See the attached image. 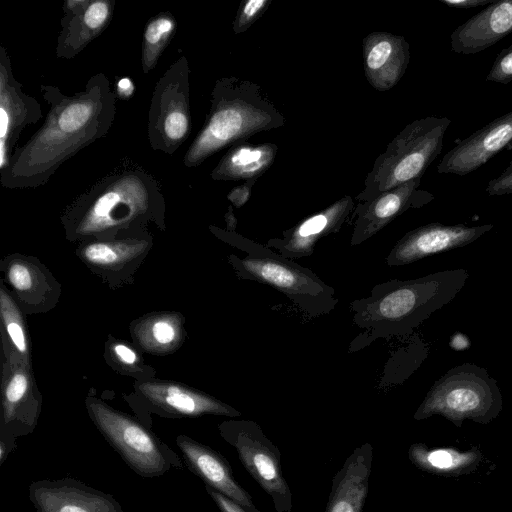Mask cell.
Wrapping results in <instances>:
<instances>
[{"mask_svg":"<svg viewBox=\"0 0 512 512\" xmlns=\"http://www.w3.org/2000/svg\"><path fill=\"white\" fill-rule=\"evenodd\" d=\"M135 91V86L132 80L128 77L119 79L116 83V93L119 98L129 99Z\"/></svg>","mask_w":512,"mask_h":512,"instance_id":"36","label":"cell"},{"mask_svg":"<svg viewBox=\"0 0 512 512\" xmlns=\"http://www.w3.org/2000/svg\"><path fill=\"white\" fill-rule=\"evenodd\" d=\"M113 2L108 0H71L64 5L56 54L72 58L95 39L108 25Z\"/></svg>","mask_w":512,"mask_h":512,"instance_id":"18","label":"cell"},{"mask_svg":"<svg viewBox=\"0 0 512 512\" xmlns=\"http://www.w3.org/2000/svg\"><path fill=\"white\" fill-rule=\"evenodd\" d=\"M163 207L159 183L144 169L121 168L76 200L69 216L80 235L100 233L153 216Z\"/></svg>","mask_w":512,"mask_h":512,"instance_id":"4","label":"cell"},{"mask_svg":"<svg viewBox=\"0 0 512 512\" xmlns=\"http://www.w3.org/2000/svg\"><path fill=\"white\" fill-rule=\"evenodd\" d=\"M441 3L450 6L452 8H477V7H486L496 0H439Z\"/></svg>","mask_w":512,"mask_h":512,"instance_id":"35","label":"cell"},{"mask_svg":"<svg viewBox=\"0 0 512 512\" xmlns=\"http://www.w3.org/2000/svg\"><path fill=\"white\" fill-rule=\"evenodd\" d=\"M512 33V0H496L459 25L450 36L451 50L479 53Z\"/></svg>","mask_w":512,"mask_h":512,"instance_id":"20","label":"cell"},{"mask_svg":"<svg viewBox=\"0 0 512 512\" xmlns=\"http://www.w3.org/2000/svg\"><path fill=\"white\" fill-rule=\"evenodd\" d=\"M468 277L466 269L454 268L375 285L369 296L350 303L353 322L363 332L350 343L349 351H358L377 339L410 335L433 313L452 302Z\"/></svg>","mask_w":512,"mask_h":512,"instance_id":"2","label":"cell"},{"mask_svg":"<svg viewBox=\"0 0 512 512\" xmlns=\"http://www.w3.org/2000/svg\"><path fill=\"white\" fill-rule=\"evenodd\" d=\"M271 0L242 1L233 22L235 34L245 32L268 9Z\"/></svg>","mask_w":512,"mask_h":512,"instance_id":"28","label":"cell"},{"mask_svg":"<svg viewBox=\"0 0 512 512\" xmlns=\"http://www.w3.org/2000/svg\"><path fill=\"white\" fill-rule=\"evenodd\" d=\"M176 29V21L169 13L153 17L143 33L142 67L148 73L156 66L162 52L170 42Z\"/></svg>","mask_w":512,"mask_h":512,"instance_id":"25","label":"cell"},{"mask_svg":"<svg viewBox=\"0 0 512 512\" xmlns=\"http://www.w3.org/2000/svg\"><path fill=\"white\" fill-rule=\"evenodd\" d=\"M494 227L493 224L466 226L429 223L407 232L386 257L390 267L403 266L431 255L467 246Z\"/></svg>","mask_w":512,"mask_h":512,"instance_id":"11","label":"cell"},{"mask_svg":"<svg viewBox=\"0 0 512 512\" xmlns=\"http://www.w3.org/2000/svg\"><path fill=\"white\" fill-rule=\"evenodd\" d=\"M219 434L234 448L242 465L271 497L276 512L292 511V492L283 475L278 447L253 420H227Z\"/></svg>","mask_w":512,"mask_h":512,"instance_id":"9","label":"cell"},{"mask_svg":"<svg viewBox=\"0 0 512 512\" xmlns=\"http://www.w3.org/2000/svg\"><path fill=\"white\" fill-rule=\"evenodd\" d=\"M373 447L364 443L355 448L332 479L324 512H362L372 472Z\"/></svg>","mask_w":512,"mask_h":512,"instance_id":"21","label":"cell"},{"mask_svg":"<svg viewBox=\"0 0 512 512\" xmlns=\"http://www.w3.org/2000/svg\"><path fill=\"white\" fill-rule=\"evenodd\" d=\"M28 491L35 512H123L112 495L73 478L37 480Z\"/></svg>","mask_w":512,"mask_h":512,"instance_id":"13","label":"cell"},{"mask_svg":"<svg viewBox=\"0 0 512 512\" xmlns=\"http://www.w3.org/2000/svg\"><path fill=\"white\" fill-rule=\"evenodd\" d=\"M485 192L490 196L512 194V161L499 176L488 182Z\"/></svg>","mask_w":512,"mask_h":512,"instance_id":"31","label":"cell"},{"mask_svg":"<svg viewBox=\"0 0 512 512\" xmlns=\"http://www.w3.org/2000/svg\"><path fill=\"white\" fill-rule=\"evenodd\" d=\"M229 238L246 253L243 258L230 256V263L240 279L274 288L313 318L324 316L337 306L334 288L309 268L234 232L229 234Z\"/></svg>","mask_w":512,"mask_h":512,"instance_id":"5","label":"cell"},{"mask_svg":"<svg viewBox=\"0 0 512 512\" xmlns=\"http://www.w3.org/2000/svg\"><path fill=\"white\" fill-rule=\"evenodd\" d=\"M145 398L162 410L180 416L218 415L238 417L241 413L209 395L175 384L149 383L140 387Z\"/></svg>","mask_w":512,"mask_h":512,"instance_id":"22","label":"cell"},{"mask_svg":"<svg viewBox=\"0 0 512 512\" xmlns=\"http://www.w3.org/2000/svg\"><path fill=\"white\" fill-rule=\"evenodd\" d=\"M409 460L420 470L441 476H459L475 471L483 458L479 449L429 448L423 443L409 447Z\"/></svg>","mask_w":512,"mask_h":512,"instance_id":"24","label":"cell"},{"mask_svg":"<svg viewBox=\"0 0 512 512\" xmlns=\"http://www.w3.org/2000/svg\"><path fill=\"white\" fill-rule=\"evenodd\" d=\"M191 129L189 67L182 56L157 82L148 116L151 147L174 153L188 138Z\"/></svg>","mask_w":512,"mask_h":512,"instance_id":"10","label":"cell"},{"mask_svg":"<svg viewBox=\"0 0 512 512\" xmlns=\"http://www.w3.org/2000/svg\"><path fill=\"white\" fill-rule=\"evenodd\" d=\"M211 96L206 121L184 156L186 167H196L221 149L279 128L286 121L262 88L250 80L220 78Z\"/></svg>","mask_w":512,"mask_h":512,"instance_id":"3","label":"cell"},{"mask_svg":"<svg viewBox=\"0 0 512 512\" xmlns=\"http://www.w3.org/2000/svg\"><path fill=\"white\" fill-rule=\"evenodd\" d=\"M8 279L18 291H27L33 285L31 270L20 262H15L9 267Z\"/></svg>","mask_w":512,"mask_h":512,"instance_id":"30","label":"cell"},{"mask_svg":"<svg viewBox=\"0 0 512 512\" xmlns=\"http://www.w3.org/2000/svg\"><path fill=\"white\" fill-rule=\"evenodd\" d=\"M502 410L503 397L496 379L483 367L462 363L434 382L413 418L439 415L461 427L466 420L488 424Z\"/></svg>","mask_w":512,"mask_h":512,"instance_id":"7","label":"cell"},{"mask_svg":"<svg viewBox=\"0 0 512 512\" xmlns=\"http://www.w3.org/2000/svg\"><path fill=\"white\" fill-rule=\"evenodd\" d=\"M256 181H247L234 187L228 194V199L236 207L243 206L250 198L251 190Z\"/></svg>","mask_w":512,"mask_h":512,"instance_id":"34","label":"cell"},{"mask_svg":"<svg viewBox=\"0 0 512 512\" xmlns=\"http://www.w3.org/2000/svg\"><path fill=\"white\" fill-rule=\"evenodd\" d=\"M511 144L512 111H509L458 142L443 156L437 172L468 175Z\"/></svg>","mask_w":512,"mask_h":512,"instance_id":"15","label":"cell"},{"mask_svg":"<svg viewBox=\"0 0 512 512\" xmlns=\"http://www.w3.org/2000/svg\"><path fill=\"white\" fill-rule=\"evenodd\" d=\"M450 123L447 117L429 116L406 125L376 158L356 199L367 202L383 192L422 178L441 153Z\"/></svg>","mask_w":512,"mask_h":512,"instance_id":"6","label":"cell"},{"mask_svg":"<svg viewBox=\"0 0 512 512\" xmlns=\"http://www.w3.org/2000/svg\"><path fill=\"white\" fill-rule=\"evenodd\" d=\"M151 333L155 341L160 344H168L176 336L174 326L166 320L156 321L151 328Z\"/></svg>","mask_w":512,"mask_h":512,"instance_id":"32","label":"cell"},{"mask_svg":"<svg viewBox=\"0 0 512 512\" xmlns=\"http://www.w3.org/2000/svg\"><path fill=\"white\" fill-rule=\"evenodd\" d=\"M486 81L508 84L512 81V44L501 50L494 60Z\"/></svg>","mask_w":512,"mask_h":512,"instance_id":"29","label":"cell"},{"mask_svg":"<svg viewBox=\"0 0 512 512\" xmlns=\"http://www.w3.org/2000/svg\"><path fill=\"white\" fill-rule=\"evenodd\" d=\"M87 409L107 442L138 475L153 478L182 468L179 457L135 419L98 400L87 401Z\"/></svg>","mask_w":512,"mask_h":512,"instance_id":"8","label":"cell"},{"mask_svg":"<svg viewBox=\"0 0 512 512\" xmlns=\"http://www.w3.org/2000/svg\"><path fill=\"white\" fill-rule=\"evenodd\" d=\"M278 147L273 143L250 144L245 141L231 146L211 172L214 180L256 181L273 164Z\"/></svg>","mask_w":512,"mask_h":512,"instance_id":"23","label":"cell"},{"mask_svg":"<svg viewBox=\"0 0 512 512\" xmlns=\"http://www.w3.org/2000/svg\"><path fill=\"white\" fill-rule=\"evenodd\" d=\"M138 245L130 242H95L83 250L85 259L97 266L109 267L119 264L136 254Z\"/></svg>","mask_w":512,"mask_h":512,"instance_id":"26","label":"cell"},{"mask_svg":"<svg viewBox=\"0 0 512 512\" xmlns=\"http://www.w3.org/2000/svg\"><path fill=\"white\" fill-rule=\"evenodd\" d=\"M421 178L379 194L367 202H359L352 212L354 219L351 246H356L373 237L385 226L409 209L421 208L434 196L420 190Z\"/></svg>","mask_w":512,"mask_h":512,"instance_id":"12","label":"cell"},{"mask_svg":"<svg viewBox=\"0 0 512 512\" xmlns=\"http://www.w3.org/2000/svg\"><path fill=\"white\" fill-rule=\"evenodd\" d=\"M354 207L353 199L348 195L344 196L285 230L281 237L269 239L266 246L275 249L285 258L308 257L321 239L341 229Z\"/></svg>","mask_w":512,"mask_h":512,"instance_id":"16","label":"cell"},{"mask_svg":"<svg viewBox=\"0 0 512 512\" xmlns=\"http://www.w3.org/2000/svg\"><path fill=\"white\" fill-rule=\"evenodd\" d=\"M207 493L213 499L221 512H249L247 509L234 502L220 492L205 486Z\"/></svg>","mask_w":512,"mask_h":512,"instance_id":"33","label":"cell"},{"mask_svg":"<svg viewBox=\"0 0 512 512\" xmlns=\"http://www.w3.org/2000/svg\"><path fill=\"white\" fill-rule=\"evenodd\" d=\"M1 310L6 331L13 345L20 353H26L27 341L22 321L10 298L5 295L4 291L1 293Z\"/></svg>","mask_w":512,"mask_h":512,"instance_id":"27","label":"cell"},{"mask_svg":"<svg viewBox=\"0 0 512 512\" xmlns=\"http://www.w3.org/2000/svg\"><path fill=\"white\" fill-rule=\"evenodd\" d=\"M41 90L50 110L42 126L13 151L8 166L1 171L4 187L45 184L62 163L112 128L116 98L104 74L91 77L85 88L73 95L53 86L43 85Z\"/></svg>","mask_w":512,"mask_h":512,"instance_id":"1","label":"cell"},{"mask_svg":"<svg viewBox=\"0 0 512 512\" xmlns=\"http://www.w3.org/2000/svg\"><path fill=\"white\" fill-rule=\"evenodd\" d=\"M176 444L187 467L206 486L230 498L249 512H260L251 495L237 482L229 462L219 452L185 435H179Z\"/></svg>","mask_w":512,"mask_h":512,"instance_id":"17","label":"cell"},{"mask_svg":"<svg viewBox=\"0 0 512 512\" xmlns=\"http://www.w3.org/2000/svg\"><path fill=\"white\" fill-rule=\"evenodd\" d=\"M365 76L378 91L393 88L403 77L410 60L409 43L403 36L372 32L363 39Z\"/></svg>","mask_w":512,"mask_h":512,"instance_id":"19","label":"cell"},{"mask_svg":"<svg viewBox=\"0 0 512 512\" xmlns=\"http://www.w3.org/2000/svg\"><path fill=\"white\" fill-rule=\"evenodd\" d=\"M15 439L1 435L0 439V464L8 457L9 453L16 448Z\"/></svg>","mask_w":512,"mask_h":512,"instance_id":"38","label":"cell"},{"mask_svg":"<svg viewBox=\"0 0 512 512\" xmlns=\"http://www.w3.org/2000/svg\"><path fill=\"white\" fill-rule=\"evenodd\" d=\"M226 219H227V223H228V227L230 228V231L234 232L237 221H236V218L234 217L231 207H229V212L226 214Z\"/></svg>","mask_w":512,"mask_h":512,"instance_id":"39","label":"cell"},{"mask_svg":"<svg viewBox=\"0 0 512 512\" xmlns=\"http://www.w3.org/2000/svg\"><path fill=\"white\" fill-rule=\"evenodd\" d=\"M114 352L117 357L126 364H134L137 360L135 352L124 344H116Z\"/></svg>","mask_w":512,"mask_h":512,"instance_id":"37","label":"cell"},{"mask_svg":"<svg viewBox=\"0 0 512 512\" xmlns=\"http://www.w3.org/2000/svg\"><path fill=\"white\" fill-rule=\"evenodd\" d=\"M42 116L35 98L26 95L12 75L6 50L0 52V170H4L12 157V147L20 133Z\"/></svg>","mask_w":512,"mask_h":512,"instance_id":"14","label":"cell"}]
</instances>
